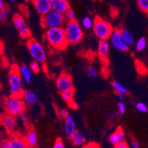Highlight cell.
<instances>
[{"mask_svg":"<svg viewBox=\"0 0 148 148\" xmlns=\"http://www.w3.org/2000/svg\"><path fill=\"white\" fill-rule=\"evenodd\" d=\"M45 38L48 44L56 50H63L68 45L62 27L47 29Z\"/></svg>","mask_w":148,"mask_h":148,"instance_id":"1","label":"cell"},{"mask_svg":"<svg viewBox=\"0 0 148 148\" xmlns=\"http://www.w3.org/2000/svg\"><path fill=\"white\" fill-rule=\"evenodd\" d=\"M64 30L68 44H76L83 38V30L76 19L68 21L64 25Z\"/></svg>","mask_w":148,"mask_h":148,"instance_id":"2","label":"cell"},{"mask_svg":"<svg viewBox=\"0 0 148 148\" xmlns=\"http://www.w3.org/2000/svg\"><path fill=\"white\" fill-rule=\"evenodd\" d=\"M64 23L65 18L64 15L53 10H51L47 14L42 16L41 18V25L46 29L63 27Z\"/></svg>","mask_w":148,"mask_h":148,"instance_id":"3","label":"cell"},{"mask_svg":"<svg viewBox=\"0 0 148 148\" xmlns=\"http://www.w3.org/2000/svg\"><path fill=\"white\" fill-rule=\"evenodd\" d=\"M19 73V70L17 66L14 65L11 67L9 73L8 82L10 84V90L11 95L22 96L23 92V82Z\"/></svg>","mask_w":148,"mask_h":148,"instance_id":"4","label":"cell"},{"mask_svg":"<svg viewBox=\"0 0 148 148\" xmlns=\"http://www.w3.org/2000/svg\"><path fill=\"white\" fill-rule=\"evenodd\" d=\"M5 110L11 116H19L25 109V102L21 96L11 95L6 100L5 104Z\"/></svg>","mask_w":148,"mask_h":148,"instance_id":"5","label":"cell"},{"mask_svg":"<svg viewBox=\"0 0 148 148\" xmlns=\"http://www.w3.org/2000/svg\"><path fill=\"white\" fill-rule=\"evenodd\" d=\"M92 30L96 36L100 40H108L113 31L110 24L99 17H96L94 19Z\"/></svg>","mask_w":148,"mask_h":148,"instance_id":"6","label":"cell"},{"mask_svg":"<svg viewBox=\"0 0 148 148\" xmlns=\"http://www.w3.org/2000/svg\"><path fill=\"white\" fill-rule=\"evenodd\" d=\"M29 53L34 61L44 64L47 59V54L44 47L34 39H29L27 43Z\"/></svg>","mask_w":148,"mask_h":148,"instance_id":"7","label":"cell"},{"mask_svg":"<svg viewBox=\"0 0 148 148\" xmlns=\"http://www.w3.org/2000/svg\"><path fill=\"white\" fill-rule=\"evenodd\" d=\"M56 88L61 93L65 91L73 90V82L71 76L67 73H62L56 80Z\"/></svg>","mask_w":148,"mask_h":148,"instance_id":"8","label":"cell"},{"mask_svg":"<svg viewBox=\"0 0 148 148\" xmlns=\"http://www.w3.org/2000/svg\"><path fill=\"white\" fill-rule=\"evenodd\" d=\"M110 43L115 49L122 52H126L129 49V46L123 42L121 38V30H113V33L109 38Z\"/></svg>","mask_w":148,"mask_h":148,"instance_id":"9","label":"cell"},{"mask_svg":"<svg viewBox=\"0 0 148 148\" xmlns=\"http://www.w3.org/2000/svg\"><path fill=\"white\" fill-rule=\"evenodd\" d=\"M33 3L37 12L42 16L51 10V0H33Z\"/></svg>","mask_w":148,"mask_h":148,"instance_id":"10","label":"cell"},{"mask_svg":"<svg viewBox=\"0 0 148 148\" xmlns=\"http://www.w3.org/2000/svg\"><path fill=\"white\" fill-rule=\"evenodd\" d=\"M51 10L64 15L65 12L70 8L67 0H51Z\"/></svg>","mask_w":148,"mask_h":148,"instance_id":"11","label":"cell"},{"mask_svg":"<svg viewBox=\"0 0 148 148\" xmlns=\"http://www.w3.org/2000/svg\"><path fill=\"white\" fill-rule=\"evenodd\" d=\"M64 130L66 136L67 137H69V138L72 136V135L76 131V123H75L73 118L71 115H68L64 119Z\"/></svg>","mask_w":148,"mask_h":148,"instance_id":"12","label":"cell"},{"mask_svg":"<svg viewBox=\"0 0 148 148\" xmlns=\"http://www.w3.org/2000/svg\"><path fill=\"white\" fill-rule=\"evenodd\" d=\"M1 122L8 132H11L14 130L16 127V123L15 116H11L8 113L2 116L1 118Z\"/></svg>","mask_w":148,"mask_h":148,"instance_id":"13","label":"cell"},{"mask_svg":"<svg viewBox=\"0 0 148 148\" xmlns=\"http://www.w3.org/2000/svg\"><path fill=\"white\" fill-rule=\"evenodd\" d=\"M21 96L23 99L25 104H28V105H34L39 101V99H38L37 95L30 90H24Z\"/></svg>","mask_w":148,"mask_h":148,"instance_id":"14","label":"cell"},{"mask_svg":"<svg viewBox=\"0 0 148 148\" xmlns=\"http://www.w3.org/2000/svg\"><path fill=\"white\" fill-rule=\"evenodd\" d=\"M125 132L121 127H119L114 133H111L109 136V140L113 145H117L118 143L125 141Z\"/></svg>","mask_w":148,"mask_h":148,"instance_id":"15","label":"cell"},{"mask_svg":"<svg viewBox=\"0 0 148 148\" xmlns=\"http://www.w3.org/2000/svg\"><path fill=\"white\" fill-rule=\"evenodd\" d=\"M25 138L20 136H14L10 138V148H27Z\"/></svg>","mask_w":148,"mask_h":148,"instance_id":"16","label":"cell"},{"mask_svg":"<svg viewBox=\"0 0 148 148\" xmlns=\"http://www.w3.org/2000/svg\"><path fill=\"white\" fill-rule=\"evenodd\" d=\"M18 70H19V73L24 81L26 83H30V81L32 80L33 77V72L30 70V67L26 64H22L18 67Z\"/></svg>","mask_w":148,"mask_h":148,"instance_id":"17","label":"cell"},{"mask_svg":"<svg viewBox=\"0 0 148 148\" xmlns=\"http://www.w3.org/2000/svg\"><path fill=\"white\" fill-rule=\"evenodd\" d=\"M110 51V43L108 40H100L98 46V53L102 59L108 57Z\"/></svg>","mask_w":148,"mask_h":148,"instance_id":"18","label":"cell"},{"mask_svg":"<svg viewBox=\"0 0 148 148\" xmlns=\"http://www.w3.org/2000/svg\"><path fill=\"white\" fill-rule=\"evenodd\" d=\"M25 138L28 147H36L37 143H38V136L34 130H29Z\"/></svg>","mask_w":148,"mask_h":148,"instance_id":"19","label":"cell"},{"mask_svg":"<svg viewBox=\"0 0 148 148\" xmlns=\"http://www.w3.org/2000/svg\"><path fill=\"white\" fill-rule=\"evenodd\" d=\"M70 138H71V143L75 146H81L85 143V138L82 133L79 130H76L72 135V136L70 137Z\"/></svg>","mask_w":148,"mask_h":148,"instance_id":"20","label":"cell"},{"mask_svg":"<svg viewBox=\"0 0 148 148\" xmlns=\"http://www.w3.org/2000/svg\"><path fill=\"white\" fill-rule=\"evenodd\" d=\"M121 34L123 42H125L127 45L130 47V46H132L134 44V36L129 30L122 29V30H121Z\"/></svg>","mask_w":148,"mask_h":148,"instance_id":"21","label":"cell"},{"mask_svg":"<svg viewBox=\"0 0 148 148\" xmlns=\"http://www.w3.org/2000/svg\"><path fill=\"white\" fill-rule=\"evenodd\" d=\"M17 30H18V34H19L20 36L22 38H23V39H27V38H29L30 36V34H31L30 30L29 28L28 25H27L25 22L23 25H22L20 27H18L17 28Z\"/></svg>","mask_w":148,"mask_h":148,"instance_id":"22","label":"cell"},{"mask_svg":"<svg viewBox=\"0 0 148 148\" xmlns=\"http://www.w3.org/2000/svg\"><path fill=\"white\" fill-rule=\"evenodd\" d=\"M112 87L114 89V90L116 91V93H123V94H128L129 93V90H128L127 88H126L125 86L121 84V83L118 82H112Z\"/></svg>","mask_w":148,"mask_h":148,"instance_id":"23","label":"cell"},{"mask_svg":"<svg viewBox=\"0 0 148 148\" xmlns=\"http://www.w3.org/2000/svg\"><path fill=\"white\" fill-rule=\"evenodd\" d=\"M82 25L85 29H91L94 25V20L92 19L90 17L85 16L82 20Z\"/></svg>","mask_w":148,"mask_h":148,"instance_id":"24","label":"cell"},{"mask_svg":"<svg viewBox=\"0 0 148 148\" xmlns=\"http://www.w3.org/2000/svg\"><path fill=\"white\" fill-rule=\"evenodd\" d=\"M62 97L63 100L65 101L67 103H71V101H73V90L65 91V92L62 93Z\"/></svg>","mask_w":148,"mask_h":148,"instance_id":"25","label":"cell"},{"mask_svg":"<svg viewBox=\"0 0 148 148\" xmlns=\"http://www.w3.org/2000/svg\"><path fill=\"white\" fill-rule=\"evenodd\" d=\"M147 46V40L145 37H141L137 41L136 44V48L138 51H142L145 49Z\"/></svg>","mask_w":148,"mask_h":148,"instance_id":"26","label":"cell"},{"mask_svg":"<svg viewBox=\"0 0 148 148\" xmlns=\"http://www.w3.org/2000/svg\"><path fill=\"white\" fill-rule=\"evenodd\" d=\"M25 22V18H23V16H22L21 15H18V14H16V15L14 16V18H13L14 25L16 28H18V27H20Z\"/></svg>","mask_w":148,"mask_h":148,"instance_id":"27","label":"cell"},{"mask_svg":"<svg viewBox=\"0 0 148 148\" xmlns=\"http://www.w3.org/2000/svg\"><path fill=\"white\" fill-rule=\"evenodd\" d=\"M137 3L140 10L148 14V0H138Z\"/></svg>","mask_w":148,"mask_h":148,"instance_id":"28","label":"cell"},{"mask_svg":"<svg viewBox=\"0 0 148 148\" xmlns=\"http://www.w3.org/2000/svg\"><path fill=\"white\" fill-rule=\"evenodd\" d=\"M64 16L65 18V20H67V22L68 21L75 20V13L71 8H69L65 12V14H64Z\"/></svg>","mask_w":148,"mask_h":148,"instance_id":"29","label":"cell"},{"mask_svg":"<svg viewBox=\"0 0 148 148\" xmlns=\"http://www.w3.org/2000/svg\"><path fill=\"white\" fill-rule=\"evenodd\" d=\"M30 70L32 71L33 73H37L40 71V65H39V62H36V61H34L32 62L30 64Z\"/></svg>","mask_w":148,"mask_h":148,"instance_id":"30","label":"cell"},{"mask_svg":"<svg viewBox=\"0 0 148 148\" xmlns=\"http://www.w3.org/2000/svg\"><path fill=\"white\" fill-rule=\"evenodd\" d=\"M9 16V9L5 7L0 10V21H5L8 18Z\"/></svg>","mask_w":148,"mask_h":148,"instance_id":"31","label":"cell"},{"mask_svg":"<svg viewBox=\"0 0 148 148\" xmlns=\"http://www.w3.org/2000/svg\"><path fill=\"white\" fill-rule=\"evenodd\" d=\"M136 108L137 110L140 113H146L147 111V107L146 106V104L143 102H137L136 104Z\"/></svg>","mask_w":148,"mask_h":148,"instance_id":"32","label":"cell"},{"mask_svg":"<svg viewBox=\"0 0 148 148\" xmlns=\"http://www.w3.org/2000/svg\"><path fill=\"white\" fill-rule=\"evenodd\" d=\"M87 73H88V76L90 78L97 77L98 75H99V72H98V71L96 70V67H90L88 69Z\"/></svg>","mask_w":148,"mask_h":148,"instance_id":"33","label":"cell"},{"mask_svg":"<svg viewBox=\"0 0 148 148\" xmlns=\"http://www.w3.org/2000/svg\"><path fill=\"white\" fill-rule=\"evenodd\" d=\"M118 108H119V113L121 116L124 115L126 112V107H125V103L123 101H119L118 102Z\"/></svg>","mask_w":148,"mask_h":148,"instance_id":"34","label":"cell"},{"mask_svg":"<svg viewBox=\"0 0 148 148\" xmlns=\"http://www.w3.org/2000/svg\"><path fill=\"white\" fill-rule=\"evenodd\" d=\"M0 148H10V139H4L0 142Z\"/></svg>","mask_w":148,"mask_h":148,"instance_id":"35","label":"cell"},{"mask_svg":"<svg viewBox=\"0 0 148 148\" xmlns=\"http://www.w3.org/2000/svg\"><path fill=\"white\" fill-rule=\"evenodd\" d=\"M53 148H65L64 145V142L62 141V140L60 139V138H58L56 141H55Z\"/></svg>","mask_w":148,"mask_h":148,"instance_id":"36","label":"cell"},{"mask_svg":"<svg viewBox=\"0 0 148 148\" xmlns=\"http://www.w3.org/2000/svg\"><path fill=\"white\" fill-rule=\"evenodd\" d=\"M82 148H101L98 144L94 143V142H90L87 145H84Z\"/></svg>","mask_w":148,"mask_h":148,"instance_id":"37","label":"cell"},{"mask_svg":"<svg viewBox=\"0 0 148 148\" xmlns=\"http://www.w3.org/2000/svg\"><path fill=\"white\" fill-rule=\"evenodd\" d=\"M114 148H130V146L125 141H122V142H120V143L114 145Z\"/></svg>","mask_w":148,"mask_h":148,"instance_id":"38","label":"cell"},{"mask_svg":"<svg viewBox=\"0 0 148 148\" xmlns=\"http://www.w3.org/2000/svg\"><path fill=\"white\" fill-rule=\"evenodd\" d=\"M130 147L131 148H140V143L137 140L133 139L130 141Z\"/></svg>","mask_w":148,"mask_h":148,"instance_id":"39","label":"cell"},{"mask_svg":"<svg viewBox=\"0 0 148 148\" xmlns=\"http://www.w3.org/2000/svg\"><path fill=\"white\" fill-rule=\"evenodd\" d=\"M18 117L20 119L21 121H22V123H24V124H26V123L27 122V121H28V118H27V115L24 113V112L21 113V114L18 116Z\"/></svg>","mask_w":148,"mask_h":148,"instance_id":"40","label":"cell"},{"mask_svg":"<svg viewBox=\"0 0 148 148\" xmlns=\"http://www.w3.org/2000/svg\"><path fill=\"white\" fill-rule=\"evenodd\" d=\"M68 115H69V113H68L67 110L62 109L60 110V111H59V116H60L62 118L65 119Z\"/></svg>","mask_w":148,"mask_h":148,"instance_id":"41","label":"cell"},{"mask_svg":"<svg viewBox=\"0 0 148 148\" xmlns=\"http://www.w3.org/2000/svg\"><path fill=\"white\" fill-rule=\"evenodd\" d=\"M69 105H70V107H71V108L73 110H76V109H78V108H79L77 103L74 101H71V103H69Z\"/></svg>","mask_w":148,"mask_h":148,"instance_id":"42","label":"cell"},{"mask_svg":"<svg viewBox=\"0 0 148 148\" xmlns=\"http://www.w3.org/2000/svg\"><path fill=\"white\" fill-rule=\"evenodd\" d=\"M3 50H4V47L3 45L1 42H0V58L2 57V54H3Z\"/></svg>","mask_w":148,"mask_h":148,"instance_id":"43","label":"cell"},{"mask_svg":"<svg viewBox=\"0 0 148 148\" xmlns=\"http://www.w3.org/2000/svg\"><path fill=\"white\" fill-rule=\"evenodd\" d=\"M5 7V4L3 0H0V10Z\"/></svg>","mask_w":148,"mask_h":148,"instance_id":"44","label":"cell"},{"mask_svg":"<svg viewBox=\"0 0 148 148\" xmlns=\"http://www.w3.org/2000/svg\"><path fill=\"white\" fill-rule=\"evenodd\" d=\"M117 96H118V97L119 98V99H123V98H124V96H125V94H123V93L119 92V93H117Z\"/></svg>","mask_w":148,"mask_h":148,"instance_id":"45","label":"cell"},{"mask_svg":"<svg viewBox=\"0 0 148 148\" xmlns=\"http://www.w3.org/2000/svg\"><path fill=\"white\" fill-rule=\"evenodd\" d=\"M115 115H116V113H113V114H112L110 116V119H109L110 121H113V119L115 118Z\"/></svg>","mask_w":148,"mask_h":148,"instance_id":"46","label":"cell"},{"mask_svg":"<svg viewBox=\"0 0 148 148\" xmlns=\"http://www.w3.org/2000/svg\"><path fill=\"white\" fill-rule=\"evenodd\" d=\"M9 1H10V2H15L16 0H9Z\"/></svg>","mask_w":148,"mask_h":148,"instance_id":"47","label":"cell"},{"mask_svg":"<svg viewBox=\"0 0 148 148\" xmlns=\"http://www.w3.org/2000/svg\"><path fill=\"white\" fill-rule=\"evenodd\" d=\"M1 89H2V87H1V84H0V91H1Z\"/></svg>","mask_w":148,"mask_h":148,"instance_id":"48","label":"cell"},{"mask_svg":"<svg viewBox=\"0 0 148 148\" xmlns=\"http://www.w3.org/2000/svg\"><path fill=\"white\" fill-rule=\"evenodd\" d=\"M27 148H35V147H28Z\"/></svg>","mask_w":148,"mask_h":148,"instance_id":"49","label":"cell"}]
</instances>
